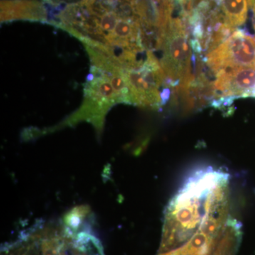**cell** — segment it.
Wrapping results in <instances>:
<instances>
[{"label":"cell","mask_w":255,"mask_h":255,"mask_svg":"<svg viewBox=\"0 0 255 255\" xmlns=\"http://www.w3.org/2000/svg\"><path fill=\"white\" fill-rule=\"evenodd\" d=\"M160 65L171 85L186 89L194 80L191 73L192 48L187 25L182 18H169L162 28Z\"/></svg>","instance_id":"1"},{"label":"cell","mask_w":255,"mask_h":255,"mask_svg":"<svg viewBox=\"0 0 255 255\" xmlns=\"http://www.w3.org/2000/svg\"><path fill=\"white\" fill-rule=\"evenodd\" d=\"M208 66L215 74L225 69L248 68L255 70V37L236 29L206 56Z\"/></svg>","instance_id":"2"},{"label":"cell","mask_w":255,"mask_h":255,"mask_svg":"<svg viewBox=\"0 0 255 255\" xmlns=\"http://www.w3.org/2000/svg\"><path fill=\"white\" fill-rule=\"evenodd\" d=\"M214 90L223 97H249L255 93V70L248 68L225 69L216 73Z\"/></svg>","instance_id":"3"},{"label":"cell","mask_w":255,"mask_h":255,"mask_svg":"<svg viewBox=\"0 0 255 255\" xmlns=\"http://www.w3.org/2000/svg\"><path fill=\"white\" fill-rule=\"evenodd\" d=\"M1 21L13 19L44 21L46 13L39 2L28 0L2 1L1 5Z\"/></svg>","instance_id":"4"},{"label":"cell","mask_w":255,"mask_h":255,"mask_svg":"<svg viewBox=\"0 0 255 255\" xmlns=\"http://www.w3.org/2000/svg\"><path fill=\"white\" fill-rule=\"evenodd\" d=\"M225 21L234 28L246 23L248 18V0H217Z\"/></svg>","instance_id":"5"},{"label":"cell","mask_w":255,"mask_h":255,"mask_svg":"<svg viewBox=\"0 0 255 255\" xmlns=\"http://www.w3.org/2000/svg\"><path fill=\"white\" fill-rule=\"evenodd\" d=\"M73 247L90 255H105L100 241L89 233H81L76 236Z\"/></svg>","instance_id":"6"},{"label":"cell","mask_w":255,"mask_h":255,"mask_svg":"<svg viewBox=\"0 0 255 255\" xmlns=\"http://www.w3.org/2000/svg\"><path fill=\"white\" fill-rule=\"evenodd\" d=\"M66 247V240L61 236H50L42 239L43 255H67Z\"/></svg>","instance_id":"7"},{"label":"cell","mask_w":255,"mask_h":255,"mask_svg":"<svg viewBox=\"0 0 255 255\" xmlns=\"http://www.w3.org/2000/svg\"><path fill=\"white\" fill-rule=\"evenodd\" d=\"M89 210L87 206H78L72 209L68 214L65 216V222L67 227L68 228L69 233L71 230H76L80 227L85 216L88 214Z\"/></svg>","instance_id":"8"},{"label":"cell","mask_w":255,"mask_h":255,"mask_svg":"<svg viewBox=\"0 0 255 255\" xmlns=\"http://www.w3.org/2000/svg\"><path fill=\"white\" fill-rule=\"evenodd\" d=\"M253 21H254V28L255 31V0L253 6Z\"/></svg>","instance_id":"9"},{"label":"cell","mask_w":255,"mask_h":255,"mask_svg":"<svg viewBox=\"0 0 255 255\" xmlns=\"http://www.w3.org/2000/svg\"></svg>","instance_id":"10"}]
</instances>
